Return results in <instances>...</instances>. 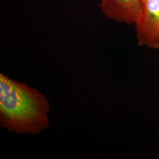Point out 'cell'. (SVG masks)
I'll use <instances>...</instances> for the list:
<instances>
[{
    "label": "cell",
    "mask_w": 159,
    "mask_h": 159,
    "mask_svg": "<svg viewBox=\"0 0 159 159\" xmlns=\"http://www.w3.org/2000/svg\"><path fill=\"white\" fill-rule=\"evenodd\" d=\"M49 102L25 84L0 75V123L10 131L39 134L48 127Z\"/></svg>",
    "instance_id": "obj_1"
},
{
    "label": "cell",
    "mask_w": 159,
    "mask_h": 159,
    "mask_svg": "<svg viewBox=\"0 0 159 159\" xmlns=\"http://www.w3.org/2000/svg\"><path fill=\"white\" fill-rule=\"evenodd\" d=\"M142 14L135 24L137 44L159 49V0H142Z\"/></svg>",
    "instance_id": "obj_2"
},
{
    "label": "cell",
    "mask_w": 159,
    "mask_h": 159,
    "mask_svg": "<svg viewBox=\"0 0 159 159\" xmlns=\"http://www.w3.org/2000/svg\"><path fill=\"white\" fill-rule=\"evenodd\" d=\"M142 0H101V11L111 20L135 25L142 14Z\"/></svg>",
    "instance_id": "obj_3"
}]
</instances>
